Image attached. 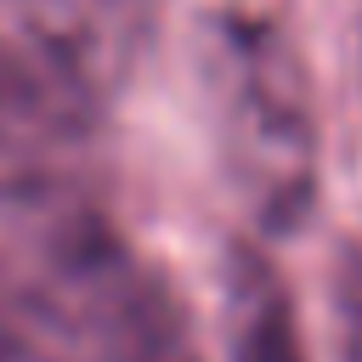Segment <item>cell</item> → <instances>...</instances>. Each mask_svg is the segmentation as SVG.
Returning a JSON list of instances; mask_svg holds the SVG:
<instances>
[{"mask_svg": "<svg viewBox=\"0 0 362 362\" xmlns=\"http://www.w3.org/2000/svg\"><path fill=\"white\" fill-rule=\"evenodd\" d=\"M209 85L238 187L266 221H300L317 175V119L283 28L260 17H226L209 45Z\"/></svg>", "mask_w": 362, "mask_h": 362, "instance_id": "1", "label": "cell"}, {"mask_svg": "<svg viewBox=\"0 0 362 362\" xmlns=\"http://www.w3.org/2000/svg\"><path fill=\"white\" fill-rule=\"evenodd\" d=\"M226 345L232 362H305L294 334V305L277 272L249 249L232 255V277H226Z\"/></svg>", "mask_w": 362, "mask_h": 362, "instance_id": "2", "label": "cell"}, {"mask_svg": "<svg viewBox=\"0 0 362 362\" xmlns=\"http://www.w3.org/2000/svg\"><path fill=\"white\" fill-rule=\"evenodd\" d=\"M334 334H339V362H362V249L339 255L334 277Z\"/></svg>", "mask_w": 362, "mask_h": 362, "instance_id": "3", "label": "cell"}]
</instances>
